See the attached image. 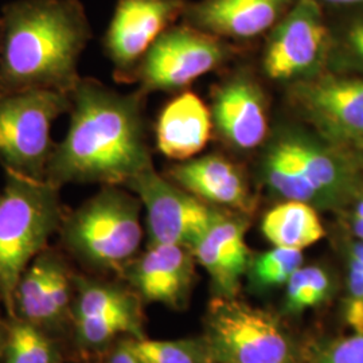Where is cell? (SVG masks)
<instances>
[{
  "label": "cell",
  "instance_id": "1",
  "mask_svg": "<svg viewBox=\"0 0 363 363\" xmlns=\"http://www.w3.org/2000/svg\"><path fill=\"white\" fill-rule=\"evenodd\" d=\"M142 91L121 94L82 77L70 93L69 127L55 143L45 181L125 186L154 166L147 142Z\"/></svg>",
  "mask_w": 363,
  "mask_h": 363
},
{
  "label": "cell",
  "instance_id": "2",
  "mask_svg": "<svg viewBox=\"0 0 363 363\" xmlns=\"http://www.w3.org/2000/svg\"><path fill=\"white\" fill-rule=\"evenodd\" d=\"M0 94H70L91 27L79 0H15L0 15Z\"/></svg>",
  "mask_w": 363,
  "mask_h": 363
},
{
  "label": "cell",
  "instance_id": "3",
  "mask_svg": "<svg viewBox=\"0 0 363 363\" xmlns=\"http://www.w3.org/2000/svg\"><path fill=\"white\" fill-rule=\"evenodd\" d=\"M261 179L283 201L339 214L361 186L363 169L346 148L315 132L286 127L273 135L265 150Z\"/></svg>",
  "mask_w": 363,
  "mask_h": 363
},
{
  "label": "cell",
  "instance_id": "4",
  "mask_svg": "<svg viewBox=\"0 0 363 363\" xmlns=\"http://www.w3.org/2000/svg\"><path fill=\"white\" fill-rule=\"evenodd\" d=\"M0 191V300L13 312V294L28 265L49 247L64 218L60 187L13 171Z\"/></svg>",
  "mask_w": 363,
  "mask_h": 363
},
{
  "label": "cell",
  "instance_id": "5",
  "mask_svg": "<svg viewBox=\"0 0 363 363\" xmlns=\"http://www.w3.org/2000/svg\"><path fill=\"white\" fill-rule=\"evenodd\" d=\"M142 210L140 199L123 186H101L64 214L58 230L61 244L91 268L123 272L142 245Z\"/></svg>",
  "mask_w": 363,
  "mask_h": 363
},
{
  "label": "cell",
  "instance_id": "6",
  "mask_svg": "<svg viewBox=\"0 0 363 363\" xmlns=\"http://www.w3.org/2000/svg\"><path fill=\"white\" fill-rule=\"evenodd\" d=\"M203 339L214 363H298L296 343L280 319L237 296L208 303Z\"/></svg>",
  "mask_w": 363,
  "mask_h": 363
},
{
  "label": "cell",
  "instance_id": "7",
  "mask_svg": "<svg viewBox=\"0 0 363 363\" xmlns=\"http://www.w3.org/2000/svg\"><path fill=\"white\" fill-rule=\"evenodd\" d=\"M70 106V94L60 91L0 94V164L4 171L45 181L55 145L52 125Z\"/></svg>",
  "mask_w": 363,
  "mask_h": 363
},
{
  "label": "cell",
  "instance_id": "8",
  "mask_svg": "<svg viewBox=\"0 0 363 363\" xmlns=\"http://www.w3.org/2000/svg\"><path fill=\"white\" fill-rule=\"evenodd\" d=\"M330 43L325 7L316 0H296L271 30L264 52V72L289 85L316 77L327 70Z\"/></svg>",
  "mask_w": 363,
  "mask_h": 363
},
{
  "label": "cell",
  "instance_id": "9",
  "mask_svg": "<svg viewBox=\"0 0 363 363\" xmlns=\"http://www.w3.org/2000/svg\"><path fill=\"white\" fill-rule=\"evenodd\" d=\"M232 55L223 39L210 35L190 25L166 30L138 66L133 81L139 91H179L205 74L220 67Z\"/></svg>",
  "mask_w": 363,
  "mask_h": 363
},
{
  "label": "cell",
  "instance_id": "10",
  "mask_svg": "<svg viewBox=\"0 0 363 363\" xmlns=\"http://www.w3.org/2000/svg\"><path fill=\"white\" fill-rule=\"evenodd\" d=\"M124 187L140 199L145 210L148 245L171 244L193 250L223 211L160 175L154 166Z\"/></svg>",
  "mask_w": 363,
  "mask_h": 363
},
{
  "label": "cell",
  "instance_id": "11",
  "mask_svg": "<svg viewBox=\"0 0 363 363\" xmlns=\"http://www.w3.org/2000/svg\"><path fill=\"white\" fill-rule=\"evenodd\" d=\"M289 101L327 142L347 148L363 139V76L325 70L289 85Z\"/></svg>",
  "mask_w": 363,
  "mask_h": 363
},
{
  "label": "cell",
  "instance_id": "12",
  "mask_svg": "<svg viewBox=\"0 0 363 363\" xmlns=\"http://www.w3.org/2000/svg\"><path fill=\"white\" fill-rule=\"evenodd\" d=\"M186 0H117L103 45L120 82L133 81L144 55L183 16Z\"/></svg>",
  "mask_w": 363,
  "mask_h": 363
},
{
  "label": "cell",
  "instance_id": "13",
  "mask_svg": "<svg viewBox=\"0 0 363 363\" xmlns=\"http://www.w3.org/2000/svg\"><path fill=\"white\" fill-rule=\"evenodd\" d=\"M77 286L72 322L78 346L97 350L120 335L144 337L139 296L120 286L74 279Z\"/></svg>",
  "mask_w": 363,
  "mask_h": 363
},
{
  "label": "cell",
  "instance_id": "14",
  "mask_svg": "<svg viewBox=\"0 0 363 363\" xmlns=\"http://www.w3.org/2000/svg\"><path fill=\"white\" fill-rule=\"evenodd\" d=\"M195 262L189 247L154 244L132 259L123 273L144 301L182 310L194 286Z\"/></svg>",
  "mask_w": 363,
  "mask_h": 363
},
{
  "label": "cell",
  "instance_id": "15",
  "mask_svg": "<svg viewBox=\"0 0 363 363\" xmlns=\"http://www.w3.org/2000/svg\"><path fill=\"white\" fill-rule=\"evenodd\" d=\"M211 118L220 138L238 151H252L268 136L265 96L245 74L228 79L213 93Z\"/></svg>",
  "mask_w": 363,
  "mask_h": 363
},
{
  "label": "cell",
  "instance_id": "16",
  "mask_svg": "<svg viewBox=\"0 0 363 363\" xmlns=\"http://www.w3.org/2000/svg\"><path fill=\"white\" fill-rule=\"evenodd\" d=\"M296 0H199L189 3L186 23L220 39H252L271 31Z\"/></svg>",
  "mask_w": 363,
  "mask_h": 363
},
{
  "label": "cell",
  "instance_id": "17",
  "mask_svg": "<svg viewBox=\"0 0 363 363\" xmlns=\"http://www.w3.org/2000/svg\"><path fill=\"white\" fill-rule=\"evenodd\" d=\"M244 214L222 211L193 249L195 261L208 272L216 296L234 298L252 259L245 241Z\"/></svg>",
  "mask_w": 363,
  "mask_h": 363
},
{
  "label": "cell",
  "instance_id": "18",
  "mask_svg": "<svg viewBox=\"0 0 363 363\" xmlns=\"http://www.w3.org/2000/svg\"><path fill=\"white\" fill-rule=\"evenodd\" d=\"M167 178L214 208L245 216L256 206L242 169L223 156L184 160L167 171Z\"/></svg>",
  "mask_w": 363,
  "mask_h": 363
},
{
  "label": "cell",
  "instance_id": "19",
  "mask_svg": "<svg viewBox=\"0 0 363 363\" xmlns=\"http://www.w3.org/2000/svg\"><path fill=\"white\" fill-rule=\"evenodd\" d=\"M211 128V111L206 104L191 91L181 93L159 115L156 147L167 159L184 162L206 147Z\"/></svg>",
  "mask_w": 363,
  "mask_h": 363
},
{
  "label": "cell",
  "instance_id": "20",
  "mask_svg": "<svg viewBox=\"0 0 363 363\" xmlns=\"http://www.w3.org/2000/svg\"><path fill=\"white\" fill-rule=\"evenodd\" d=\"M261 233L273 247L304 250L325 238V229L313 206L300 201H283L264 216Z\"/></svg>",
  "mask_w": 363,
  "mask_h": 363
},
{
  "label": "cell",
  "instance_id": "21",
  "mask_svg": "<svg viewBox=\"0 0 363 363\" xmlns=\"http://www.w3.org/2000/svg\"><path fill=\"white\" fill-rule=\"evenodd\" d=\"M61 253L45 249L21 276L13 294L15 318L43 328L52 271Z\"/></svg>",
  "mask_w": 363,
  "mask_h": 363
},
{
  "label": "cell",
  "instance_id": "22",
  "mask_svg": "<svg viewBox=\"0 0 363 363\" xmlns=\"http://www.w3.org/2000/svg\"><path fill=\"white\" fill-rule=\"evenodd\" d=\"M337 21L330 22L331 43L327 70L363 76V7L334 10Z\"/></svg>",
  "mask_w": 363,
  "mask_h": 363
},
{
  "label": "cell",
  "instance_id": "23",
  "mask_svg": "<svg viewBox=\"0 0 363 363\" xmlns=\"http://www.w3.org/2000/svg\"><path fill=\"white\" fill-rule=\"evenodd\" d=\"M335 289V279L325 267H301L286 284L284 312L288 315H300L316 308L333 298Z\"/></svg>",
  "mask_w": 363,
  "mask_h": 363
},
{
  "label": "cell",
  "instance_id": "24",
  "mask_svg": "<svg viewBox=\"0 0 363 363\" xmlns=\"http://www.w3.org/2000/svg\"><path fill=\"white\" fill-rule=\"evenodd\" d=\"M4 363H61L60 352L48 331L19 318L7 327Z\"/></svg>",
  "mask_w": 363,
  "mask_h": 363
},
{
  "label": "cell",
  "instance_id": "25",
  "mask_svg": "<svg viewBox=\"0 0 363 363\" xmlns=\"http://www.w3.org/2000/svg\"><path fill=\"white\" fill-rule=\"evenodd\" d=\"M123 345L142 363H214L203 337L178 340L128 337Z\"/></svg>",
  "mask_w": 363,
  "mask_h": 363
},
{
  "label": "cell",
  "instance_id": "26",
  "mask_svg": "<svg viewBox=\"0 0 363 363\" xmlns=\"http://www.w3.org/2000/svg\"><path fill=\"white\" fill-rule=\"evenodd\" d=\"M303 250L273 247L267 252L252 256L247 277L259 289L286 286L292 274L303 267Z\"/></svg>",
  "mask_w": 363,
  "mask_h": 363
},
{
  "label": "cell",
  "instance_id": "27",
  "mask_svg": "<svg viewBox=\"0 0 363 363\" xmlns=\"http://www.w3.org/2000/svg\"><path fill=\"white\" fill-rule=\"evenodd\" d=\"M311 363H363V333L327 340L315 350Z\"/></svg>",
  "mask_w": 363,
  "mask_h": 363
},
{
  "label": "cell",
  "instance_id": "28",
  "mask_svg": "<svg viewBox=\"0 0 363 363\" xmlns=\"http://www.w3.org/2000/svg\"><path fill=\"white\" fill-rule=\"evenodd\" d=\"M339 216L345 223L346 234L355 240L363 241V182Z\"/></svg>",
  "mask_w": 363,
  "mask_h": 363
},
{
  "label": "cell",
  "instance_id": "29",
  "mask_svg": "<svg viewBox=\"0 0 363 363\" xmlns=\"http://www.w3.org/2000/svg\"><path fill=\"white\" fill-rule=\"evenodd\" d=\"M108 363H142L123 343H120L109 357Z\"/></svg>",
  "mask_w": 363,
  "mask_h": 363
},
{
  "label": "cell",
  "instance_id": "30",
  "mask_svg": "<svg viewBox=\"0 0 363 363\" xmlns=\"http://www.w3.org/2000/svg\"><path fill=\"white\" fill-rule=\"evenodd\" d=\"M325 9L331 10H346L363 7V0H316Z\"/></svg>",
  "mask_w": 363,
  "mask_h": 363
},
{
  "label": "cell",
  "instance_id": "31",
  "mask_svg": "<svg viewBox=\"0 0 363 363\" xmlns=\"http://www.w3.org/2000/svg\"><path fill=\"white\" fill-rule=\"evenodd\" d=\"M346 150L350 152L351 155L355 157V160L362 166L363 169V139L361 142L347 147Z\"/></svg>",
  "mask_w": 363,
  "mask_h": 363
},
{
  "label": "cell",
  "instance_id": "32",
  "mask_svg": "<svg viewBox=\"0 0 363 363\" xmlns=\"http://www.w3.org/2000/svg\"><path fill=\"white\" fill-rule=\"evenodd\" d=\"M6 339H7V327H4L0 323V359H3V357H4Z\"/></svg>",
  "mask_w": 363,
  "mask_h": 363
},
{
  "label": "cell",
  "instance_id": "33",
  "mask_svg": "<svg viewBox=\"0 0 363 363\" xmlns=\"http://www.w3.org/2000/svg\"><path fill=\"white\" fill-rule=\"evenodd\" d=\"M0 35H1V26H0Z\"/></svg>",
  "mask_w": 363,
  "mask_h": 363
}]
</instances>
